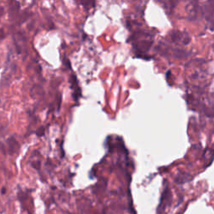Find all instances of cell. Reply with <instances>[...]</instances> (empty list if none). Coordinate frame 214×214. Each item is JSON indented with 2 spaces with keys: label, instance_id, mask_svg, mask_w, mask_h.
<instances>
[{
  "label": "cell",
  "instance_id": "obj_1",
  "mask_svg": "<svg viewBox=\"0 0 214 214\" xmlns=\"http://www.w3.org/2000/svg\"><path fill=\"white\" fill-rule=\"evenodd\" d=\"M171 40L175 43H181L182 44H188L190 42V37L187 34H183L179 31H175L171 33Z\"/></svg>",
  "mask_w": 214,
  "mask_h": 214
},
{
  "label": "cell",
  "instance_id": "obj_2",
  "mask_svg": "<svg viewBox=\"0 0 214 214\" xmlns=\"http://www.w3.org/2000/svg\"><path fill=\"white\" fill-rule=\"evenodd\" d=\"M70 82L72 84V88L74 89V100H78L79 97L81 95V91H80V87L78 86L77 79H76L74 74H72V76L70 78Z\"/></svg>",
  "mask_w": 214,
  "mask_h": 214
},
{
  "label": "cell",
  "instance_id": "obj_3",
  "mask_svg": "<svg viewBox=\"0 0 214 214\" xmlns=\"http://www.w3.org/2000/svg\"><path fill=\"white\" fill-rule=\"evenodd\" d=\"M8 152L10 154L16 152L18 150V147H19L18 141L15 140L14 137H10L8 140Z\"/></svg>",
  "mask_w": 214,
  "mask_h": 214
},
{
  "label": "cell",
  "instance_id": "obj_4",
  "mask_svg": "<svg viewBox=\"0 0 214 214\" xmlns=\"http://www.w3.org/2000/svg\"><path fill=\"white\" fill-rule=\"evenodd\" d=\"M36 134L38 136H42V135H44V128L43 126H41L40 128H39L37 130Z\"/></svg>",
  "mask_w": 214,
  "mask_h": 214
},
{
  "label": "cell",
  "instance_id": "obj_5",
  "mask_svg": "<svg viewBox=\"0 0 214 214\" xmlns=\"http://www.w3.org/2000/svg\"><path fill=\"white\" fill-rule=\"evenodd\" d=\"M33 166H34V168H36V169H39V167H40V162H39V161L34 162V163H33Z\"/></svg>",
  "mask_w": 214,
  "mask_h": 214
},
{
  "label": "cell",
  "instance_id": "obj_6",
  "mask_svg": "<svg viewBox=\"0 0 214 214\" xmlns=\"http://www.w3.org/2000/svg\"><path fill=\"white\" fill-rule=\"evenodd\" d=\"M5 37V34L3 30H0V39H4Z\"/></svg>",
  "mask_w": 214,
  "mask_h": 214
},
{
  "label": "cell",
  "instance_id": "obj_7",
  "mask_svg": "<svg viewBox=\"0 0 214 214\" xmlns=\"http://www.w3.org/2000/svg\"><path fill=\"white\" fill-rule=\"evenodd\" d=\"M2 192H3V193H4V192H5V189H4V188H3V190H2Z\"/></svg>",
  "mask_w": 214,
  "mask_h": 214
}]
</instances>
